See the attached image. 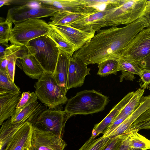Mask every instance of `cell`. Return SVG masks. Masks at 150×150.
<instances>
[{"mask_svg":"<svg viewBox=\"0 0 150 150\" xmlns=\"http://www.w3.org/2000/svg\"><path fill=\"white\" fill-rule=\"evenodd\" d=\"M148 26L146 17L143 16L123 27L112 26L100 30L72 56L80 59L87 65L110 59L117 60L136 36Z\"/></svg>","mask_w":150,"mask_h":150,"instance_id":"6da1fadb","label":"cell"},{"mask_svg":"<svg viewBox=\"0 0 150 150\" xmlns=\"http://www.w3.org/2000/svg\"><path fill=\"white\" fill-rule=\"evenodd\" d=\"M109 101L107 96L94 90H84L68 100L64 110L73 116L92 114L103 110Z\"/></svg>","mask_w":150,"mask_h":150,"instance_id":"7a4b0ae2","label":"cell"},{"mask_svg":"<svg viewBox=\"0 0 150 150\" xmlns=\"http://www.w3.org/2000/svg\"><path fill=\"white\" fill-rule=\"evenodd\" d=\"M26 47L29 53L34 54L45 71L53 74L60 52L55 42L45 35L30 41Z\"/></svg>","mask_w":150,"mask_h":150,"instance_id":"3957f363","label":"cell"},{"mask_svg":"<svg viewBox=\"0 0 150 150\" xmlns=\"http://www.w3.org/2000/svg\"><path fill=\"white\" fill-rule=\"evenodd\" d=\"M9 41L11 44L26 46L31 40L46 35L52 28L48 23L40 19H29L15 23Z\"/></svg>","mask_w":150,"mask_h":150,"instance_id":"277c9868","label":"cell"},{"mask_svg":"<svg viewBox=\"0 0 150 150\" xmlns=\"http://www.w3.org/2000/svg\"><path fill=\"white\" fill-rule=\"evenodd\" d=\"M147 1L124 0L119 6L114 8L106 17V26L127 25L144 16Z\"/></svg>","mask_w":150,"mask_h":150,"instance_id":"5b68a950","label":"cell"},{"mask_svg":"<svg viewBox=\"0 0 150 150\" xmlns=\"http://www.w3.org/2000/svg\"><path fill=\"white\" fill-rule=\"evenodd\" d=\"M34 87L38 98L50 109L64 104L68 100L52 73L45 71Z\"/></svg>","mask_w":150,"mask_h":150,"instance_id":"8992f818","label":"cell"},{"mask_svg":"<svg viewBox=\"0 0 150 150\" xmlns=\"http://www.w3.org/2000/svg\"><path fill=\"white\" fill-rule=\"evenodd\" d=\"M57 11L43 5L38 0L26 1L10 8L6 20L14 24L29 19L52 17Z\"/></svg>","mask_w":150,"mask_h":150,"instance_id":"52a82bcc","label":"cell"},{"mask_svg":"<svg viewBox=\"0 0 150 150\" xmlns=\"http://www.w3.org/2000/svg\"><path fill=\"white\" fill-rule=\"evenodd\" d=\"M73 116L64 110H46L40 114L32 125L33 127L62 137L66 123Z\"/></svg>","mask_w":150,"mask_h":150,"instance_id":"ba28073f","label":"cell"},{"mask_svg":"<svg viewBox=\"0 0 150 150\" xmlns=\"http://www.w3.org/2000/svg\"><path fill=\"white\" fill-rule=\"evenodd\" d=\"M150 54V29L140 32L124 50L120 58L130 62L143 61Z\"/></svg>","mask_w":150,"mask_h":150,"instance_id":"9c48e42d","label":"cell"},{"mask_svg":"<svg viewBox=\"0 0 150 150\" xmlns=\"http://www.w3.org/2000/svg\"><path fill=\"white\" fill-rule=\"evenodd\" d=\"M66 146L61 137L33 127L30 150H64Z\"/></svg>","mask_w":150,"mask_h":150,"instance_id":"30bf717a","label":"cell"},{"mask_svg":"<svg viewBox=\"0 0 150 150\" xmlns=\"http://www.w3.org/2000/svg\"><path fill=\"white\" fill-rule=\"evenodd\" d=\"M113 8L106 9L94 12L69 26L89 33L98 32L101 28L106 27V16Z\"/></svg>","mask_w":150,"mask_h":150,"instance_id":"8fae6325","label":"cell"},{"mask_svg":"<svg viewBox=\"0 0 150 150\" xmlns=\"http://www.w3.org/2000/svg\"><path fill=\"white\" fill-rule=\"evenodd\" d=\"M43 5L57 11L89 14L98 11L87 6L82 0H39Z\"/></svg>","mask_w":150,"mask_h":150,"instance_id":"7c38bea8","label":"cell"},{"mask_svg":"<svg viewBox=\"0 0 150 150\" xmlns=\"http://www.w3.org/2000/svg\"><path fill=\"white\" fill-rule=\"evenodd\" d=\"M49 25L73 45L76 51L88 42L95 35V33L86 32L70 26Z\"/></svg>","mask_w":150,"mask_h":150,"instance_id":"4fadbf2b","label":"cell"},{"mask_svg":"<svg viewBox=\"0 0 150 150\" xmlns=\"http://www.w3.org/2000/svg\"><path fill=\"white\" fill-rule=\"evenodd\" d=\"M80 59L73 56L69 64L67 89L81 87L83 84L85 76L90 74V69Z\"/></svg>","mask_w":150,"mask_h":150,"instance_id":"5bb4252c","label":"cell"},{"mask_svg":"<svg viewBox=\"0 0 150 150\" xmlns=\"http://www.w3.org/2000/svg\"><path fill=\"white\" fill-rule=\"evenodd\" d=\"M33 131L32 125L26 122L8 142L3 150H30Z\"/></svg>","mask_w":150,"mask_h":150,"instance_id":"9a60e30c","label":"cell"},{"mask_svg":"<svg viewBox=\"0 0 150 150\" xmlns=\"http://www.w3.org/2000/svg\"><path fill=\"white\" fill-rule=\"evenodd\" d=\"M20 93L0 90V125L11 117L21 97Z\"/></svg>","mask_w":150,"mask_h":150,"instance_id":"2e32d148","label":"cell"},{"mask_svg":"<svg viewBox=\"0 0 150 150\" xmlns=\"http://www.w3.org/2000/svg\"><path fill=\"white\" fill-rule=\"evenodd\" d=\"M150 108V95L143 96L140 104L136 110L109 135L112 137L126 133L129 127L142 114Z\"/></svg>","mask_w":150,"mask_h":150,"instance_id":"e0dca14e","label":"cell"},{"mask_svg":"<svg viewBox=\"0 0 150 150\" xmlns=\"http://www.w3.org/2000/svg\"><path fill=\"white\" fill-rule=\"evenodd\" d=\"M59 50L57 64L53 74L62 92L66 96L68 91L67 80L70 61L71 57L69 54Z\"/></svg>","mask_w":150,"mask_h":150,"instance_id":"ac0fdd59","label":"cell"},{"mask_svg":"<svg viewBox=\"0 0 150 150\" xmlns=\"http://www.w3.org/2000/svg\"><path fill=\"white\" fill-rule=\"evenodd\" d=\"M16 62L18 66L32 79L38 80L45 72L34 54L29 52L18 59Z\"/></svg>","mask_w":150,"mask_h":150,"instance_id":"d6986e66","label":"cell"},{"mask_svg":"<svg viewBox=\"0 0 150 150\" xmlns=\"http://www.w3.org/2000/svg\"><path fill=\"white\" fill-rule=\"evenodd\" d=\"M134 91L128 93L110 110L106 117L99 123L95 125L91 136L95 138L102 133L113 122L118 114L122 109L132 96Z\"/></svg>","mask_w":150,"mask_h":150,"instance_id":"ffe728a7","label":"cell"},{"mask_svg":"<svg viewBox=\"0 0 150 150\" xmlns=\"http://www.w3.org/2000/svg\"><path fill=\"white\" fill-rule=\"evenodd\" d=\"M45 110L44 107L36 101L19 112L13 115L11 117V123L15 124L28 122L32 125L40 114Z\"/></svg>","mask_w":150,"mask_h":150,"instance_id":"44dd1931","label":"cell"},{"mask_svg":"<svg viewBox=\"0 0 150 150\" xmlns=\"http://www.w3.org/2000/svg\"><path fill=\"white\" fill-rule=\"evenodd\" d=\"M90 14L57 11L50 18V21L48 23L51 25L69 26Z\"/></svg>","mask_w":150,"mask_h":150,"instance_id":"7402d4cb","label":"cell"},{"mask_svg":"<svg viewBox=\"0 0 150 150\" xmlns=\"http://www.w3.org/2000/svg\"><path fill=\"white\" fill-rule=\"evenodd\" d=\"M25 122L14 124L11 123L10 117L3 123L0 131V150L4 149L8 142Z\"/></svg>","mask_w":150,"mask_h":150,"instance_id":"603a6c76","label":"cell"},{"mask_svg":"<svg viewBox=\"0 0 150 150\" xmlns=\"http://www.w3.org/2000/svg\"><path fill=\"white\" fill-rule=\"evenodd\" d=\"M144 92V90L141 88L134 91L129 101L113 121L122 118H127L130 115L139 105Z\"/></svg>","mask_w":150,"mask_h":150,"instance_id":"cb8c5ba5","label":"cell"},{"mask_svg":"<svg viewBox=\"0 0 150 150\" xmlns=\"http://www.w3.org/2000/svg\"><path fill=\"white\" fill-rule=\"evenodd\" d=\"M46 35L55 42L60 50L69 54L71 57L76 52L73 45L54 29L52 28Z\"/></svg>","mask_w":150,"mask_h":150,"instance_id":"d4e9b609","label":"cell"},{"mask_svg":"<svg viewBox=\"0 0 150 150\" xmlns=\"http://www.w3.org/2000/svg\"><path fill=\"white\" fill-rule=\"evenodd\" d=\"M129 144L131 148L138 149L141 150L150 149V140L136 131H132L130 132Z\"/></svg>","mask_w":150,"mask_h":150,"instance_id":"484cf974","label":"cell"},{"mask_svg":"<svg viewBox=\"0 0 150 150\" xmlns=\"http://www.w3.org/2000/svg\"><path fill=\"white\" fill-rule=\"evenodd\" d=\"M111 137L102 136L95 139L91 136L78 150H104L109 143Z\"/></svg>","mask_w":150,"mask_h":150,"instance_id":"4316f807","label":"cell"},{"mask_svg":"<svg viewBox=\"0 0 150 150\" xmlns=\"http://www.w3.org/2000/svg\"><path fill=\"white\" fill-rule=\"evenodd\" d=\"M150 129V108L139 117L129 127L127 132H138L143 129Z\"/></svg>","mask_w":150,"mask_h":150,"instance_id":"83f0119b","label":"cell"},{"mask_svg":"<svg viewBox=\"0 0 150 150\" xmlns=\"http://www.w3.org/2000/svg\"><path fill=\"white\" fill-rule=\"evenodd\" d=\"M118 71H127L133 74L141 75L143 68L140 62H130L121 58L118 60Z\"/></svg>","mask_w":150,"mask_h":150,"instance_id":"f1b7e54d","label":"cell"},{"mask_svg":"<svg viewBox=\"0 0 150 150\" xmlns=\"http://www.w3.org/2000/svg\"><path fill=\"white\" fill-rule=\"evenodd\" d=\"M87 6L93 7L98 11L100 7L105 9L116 8L121 5L124 0H82Z\"/></svg>","mask_w":150,"mask_h":150,"instance_id":"f546056e","label":"cell"},{"mask_svg":"<svg viewBox=\"0 0 150 150\" xmlns=\"http://www.w3.org/2000/svg\"><path fill=\"white\" fill-rule=\"evenodd\" d=\"M118 60L108 59L98 64V70L97 74L105 76L114 74H116L118 71Z\"/></svg>","mask_w":150,"mask_h":150,"instance_id":"4dcf8cb0","label":"cell"},{"mask_svg":"<svg viewBox=\"0 0 150 150\" xmlns=\"http://www.w3.org/2000/svg\"><path fill=\"white\" fill-rule=\"evenodd\" d=\"M0 90L20 93V89L9 77L6 72L0 70Z\"/></svg>","mask_w":150,"mask_h":150,"instance_id":"1f68e13d","label":"cell"},{"mask_svg":"<svg viewBox=\"0 0 150 150\" xmlns=\"http://www.w3.org/2000/svg\"><path fill=\"white\" fill-rule=\"evenodd\" d=\"M12 23L10 21L5 20L0 21V43L8 47Z\"/></svg>","mask_w":150,"mask_h":150,"instance_id":"d6a6232c","label":"cell"},{"mask_svg":"<svg viewBox=\"0 0 150 150\" xmlns=\"http://www.w3.org/2000/svg\"><path fill=\"white\" fill-rule=\"evenodd\" d=\"M38 99V96L35 93L23 92L21 94V97L14 115L19 112L31 103L36 101Z\"/></svg>","mask_w":150,"mask_h":150,"instance_id":"836d02e7","label":"cell"},{"mask_svg":"<svg viewBox=\"0 0 150 150\" xmlns=\"http://www.w3.org/2000/svg\"><path fill=\"white\" fill-rule=\"evenodd\" d=\"M126 134L111 137L109 143L104 150H119Z\"/></svg>","mask_w":150,"mask_h":150,"instance_id":"e575fe53","label":"cell"},{"mask_svg":"<svg viewBox=\"0 0 150 150\" xmlns=\"http://www.w3.org/2000/svg\"><path fill=\"white\" fill-rule=\"evenodd\" d=\"M140 76L142 81L141 88H148L150 83V69H143Z\"/></svg>","mask_w":150,"mask_h":150,"instance_id":"d590c367","label":"cell"},{"mask_svg":"<svg viewBox=\"0 0 150 150\" xmlns=\"http://www.w3.org/2000/svg\"><path fill=\"white\" fill-rule=\"evenodd\" d=\"M130 134V133L125 134L119 150H129L131 148L129 144Z\"/></svg>","mask_w":150,"mask_h":150,"instance_id":"8d00e7d4","label":"cell"},{"mask_svg":"<svg viewBox=\"0 0 150 150\" xmlns=\"http://www.w3.org/2000/svg\"><path fill=\"white\" fill-rule=\"evenodd\" d=\"M8 63V59L4 57H0V70L6 72V67Z\"/></svg>","mask_w":150,"mask_h":150,"instance_id":"74e56055","label":"cell"},{"mask_svg":"<svg viewBox=\"0 0 150 150\" xmlns=\"http://www.w3.org/2000/svg\"><path fill=\"white\" fill-rule=\"evenodd\" d=\"M141 62L143 69H150V54Z\"/></svg>","mask_w":150,"mask_h":150,"instance_id":"f35d334b","label":"cell"},{"mask_svg":"<svg viewBox=\"0 0 150 150\" xmlns=\"http://www.w3.org/2000/svg\"><path fill=\"white\" fill-rule=\"evenodd\" d=\"M14 0H0V7L4 5H11L12 3H13Z\"/></svg>","mask_w":150,"mask_h":150,"instance_id":"ab89813d","label":"cell"},{"mask_svg":"<svg viewBox=\"0 0 150 150\" xmlns=\"http://www.w3.org/2000/svg\"><path fill=\"white\" fill-rule=\"evenodd\" d=\"M3 45L1 44H0V57L3 56L5 53V50L6 48L4 49L3 46Z\"/></svg>","mask_w":150,"mask_h":150,"instance_id":"60d3db41","label":"cell"},{"mask_svg":"<svg viewBox=\"0 0 150 150\" xmlns=\"http://www.w3.org/2000/svg\"><path fill=\"white\" fill-rule=\"evenodd\" d=\"M144 16L146 17L148 22L149 26L148 28L150 29V12L145 14Z\"/></svg>","mask_w":150,"mask_h":150,"instance_id":"b9f144b4","label":"cell"},{"mask_svg":"<svg viewBox=\"0 0 150 150\" xmlns=\"http://www.w3.org/2000/svg\"><path fill=\"white\" fill-rule=\"evenodd\" d=\"M129 150H141L140 149H136V148H131Z\"/></svg>","mask_w":150,"mask_h":150,"instance_id":"7bdbcfd3","label":"cell"},{"mask_svg":"<svg viewBox=\"0 0 150 150\" xmlns=\"http://www.w3.org/2000/svg\"><path fill=\"white\" fill-rule=\"evenodd\" d=\"M149 89L150 90V83L149 85Z\"/></svg>","mask_w":150,"mask_h":150,"instance_id":"ee69618b","label":"cell"},{"mask_svg":"<svg viewBox=\"0 0 150 150\" xmlns=\"http://www.w3.org/2000/svg\"><path fill=\"white\" fill-rule=\"evenodd\" d=\"M150 150V149H149V150Z\"/></svg>","mask_w":150,"mask_h":150,"instance_id":"f6af8a7d","label":"cell"}]
</instances>
